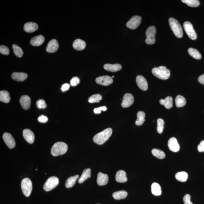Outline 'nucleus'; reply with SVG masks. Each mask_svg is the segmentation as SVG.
Listing matches in <instances>:
<instances>
[{
	"instance_id": "nucleus-49",
	"label": "nucleus",
	"mask_w": 204,
	"mask_h": 204,
	"mask_svg": "<svg viewBox=\"0 0 204 204\" xmlns=\"http://www.w3.org/2000/svg\"><path fill=\"white\" fill-rule=\"evenodd\" d=\"M114 76H112V78H114Z\"/></svg>"
},
{
	"instance_id": "nucleus-10",
	"label": "nucleus",
	"mask_w": 204,
	"mask_h": 204,
	"mask_svg": "<svg viewBox=\"0 0 204 204\" xmlns=\"http://www.w3.org/2000/svg\"><path fill=\"white\" fill-rule=\"evenodd\" d=\"M3 139L4 142L9 148L13 149L15 147L16 142L15 139L10 133H5L3 134Z\"/></svg>"
},
{
	"instance_id": "nucleus-41",
	"label": "nucleus",
	"mask_w": 204,
	"mask_h": 204,
	"mask_svg": "<svg viewBox=\"0 0 204 204\" xmlns=\"http://www.w3.org/2000/svg\"><path fill=\"white\" fill-rule=\"evenodd\" d=\"M0 52L3 55H8L10 53V51L8 47L5 45H2L0 47Z\"/></svg>"
},
{
	"instance_id": "nucleus-24",
	"label": "nucleus",
	"mask_w": 204,
	"mask_h": 204,
	"mask_svg": "<svg viewBox=\"0 0 204 204\" xmlns=\"http://www.w3.org/2000/svg\"><path fill=\"white\" fill-rule=\"evenodd\" d=\"M27 74L22 72H14L12 75V79L20 82L24 81L27 78Z\"/></svg>"
},
{
	"instance_id": "nucleus-8",
	"label": "nucleus",
	"mask_w": 204,
	"mask_h": 204,
	"mask_svg": "<svg viewBox=\"0 0 204 204\" xmlns=\"http://www.w3.org/2000/svg\"><path fill=\"white\" fill-rule=\"evenodd\" d=\"M183 27L185 32L191 40H195L197 39V35L193 28L192 23L186 21L183 23Z\"/></svg>"
},
{
	"instance_id": "nucleus-9",
	"label": "nucleus",
	"mask_w": 204,
	"mask_h": 204,
	"mask_svg": "<svg viewBox=\"0 0 204 204\" xmlns=\"http://www.w3.org/2000/svg\"><path fill=\"white\" fill-rule=\"evenodd\" d=\"M142 18L138 16H135L126 23V26L129 29L134 30L139 27L142 22Z\"/></svg>"
},
{
	"instance_id": "nucleus-42",
	"label": "nucleus",
	"mask_w": 204,
	"mask_h": 204,
	"mask_svg": "<svg viewBox=\"0 0 204 204\" xmlns=\"http://www.w3.org/2000/svg\"><path fill=\"white\" fill-rule=\"evenodd\" d=\"M79 83L80 79L77 77H74L70 81V84L73 87L77 85Z\"/></svg>"
},
{
	"instance_id": "nucleus-29",
	"label": "nucleus",
	"mask_w": 204,
	"mask_h": 204,
	"mask_svg": "<svg viewBox=\"0 0 204 204\" xmlns=\"http://www.w3.org/2000/svg\"><path fill=\"white\" fill-rule=\"evenodd\" d=\"M151 192L154 195H160L162 192L160 186L158 183H153L151 186Z\"/></svg>"
},
{
	"instance_id": "nucleus-21",
	"label": "nucleus",
	"mask_w": 204,
	"mask_h": 204,
	"mask_svg": "<svg viewBox=\"0 0 204 204\" xmlns=\"http://www.w3.org/2000/svg\"><path fill=\"white\" fill-rule=\"evenodd\" d=\"M45 38L43 36L40 35L33 37L30 41L31 44L33 46H39L44 42Z\"/></svg>"
},
{
	"instance_id": "nucleus-20",
	"label": "nucleus",
	"mask_w": 204,
	"mask_h": 204,
	"mask_svg": "<svg viewBox=\"0 0 204 204\" xmlns=\"http://www.w3.org/2000/svg\"><path fill=\"white\" fill-rule=\"evenodd\" d=\"M104 69L108 71L111 72H117L121 69V65L120 64H107L104 65Z\"/></svg>"
},
{
	"instance_id": "nucleus-25",
	"label": "nucleus",
	"mask_w": 204,
	"mask_h": 204,
	"mask_svg": "<svg viewBox=\"0 0 204 204\" xmlns=\"http://www.w3.org/2000/svg\"><path fill=\"white\" fill-rule=\"evenodd\" d=\"M160 103L164 106L166 109H170L173 107V99L171 97H167L164 99L160 100Z\"/></svg>"
},
{
	"instance_id": "nucleus-36",
	"label": "nucleus",
	"mask_w": 204,
	"mask_h": 204,
	"mask_svg": "<svg viewBox=\"0 0 204 204\" xmlns=\"http://www.w3.org/2000/svg\"><path fill=\"white\" fill-rule=\"evenodd\" d=\"M181 2L191 7H199L200 4V2L198 0H182Z\"/></svg>"
},
{
	"instance_id": "nucleus-46",
	"label": "nucleus",
	"mask_w": 204,
	"mask_h": 204,
	"mask_svg": "<svg viewBox=\"0 0 204 204\" xmlns=\"http://www.w3.org/2000/svg\"><path fill=\"white\" fill-rule=\"evenodd\" d=\"M197 149L200 153L204 152V140L202 141L198 146Z\"/></svg>"
},
{
	"instance_id": "nucleus-15",
	"label": "nucleus",
	"mask_w": 204,
	"mask_h": 204,
	"mask_svg": "<svg viewBox=\"0 0 204 204\" xmlns=\"http://www.w3.org/2000/svg\"><path fill=\"white\" fill-rule=\"evenodd\" d=\"M23 135L25 140L30 144H33L34 142L35 136L34 133L31 130L25 129L23 132Z\"/></svg>"
},
{
	"instance_id": "nucleus-33",
	"label": "nucleus",
	"mask_w": 204,
	"mask_h": 204,
	"mask_svg": "<svg viewBox=\"0 0 204 204\" xmlns=\"http://www.w3.org/2000/svg\"><path fill=\"white\" fill-rule=\"evenodd\" d=\"M188 52L194 58L199 60L202 58V55L197 50L194 48H190L188 50Z\"/></svg>"
},
{
	"instance_id": "nucleus-30",
	"label": "nucleus",
	"mask_w": 204,
	"mask_h": 204,
	"mask_svg": "<svg viewBox=\"0 0 204 204\" xmlns=\"http://www.w3.org/2000/svg\"><path fill=\"white\" fill-rule=\"evenodd\" d=\"M128 192L125 191H120L113 194V197L115 200H121L125 198L128 195Z\"/></svg>"
},
{
	"instance_id": "nucleus-34",
	"label": "nucleus",
	"mask_w": 204,
	"mask_h": 204,
	"mask_svg": "<svg viewBox=\"0 0 204 204\" xmlns=\"http://www.w3.org/2000/svg\"><path fill=\"white\" fill-rule=\"evenodd\" d=\"M137 119L135 121V124L137 125H141L143 124L145 120V114L142 111H139L137 114Z\"/></svg>"
},
{
	"instance_id": "nucleus-11",
	"label": "nucleus",
	"mask_w": 204,
	"mask_h": 204,
	"mask_svg": "<svg viewBox=\"0 0 204 204\" xmlns=\"http://www.w3.org/2000/svg\"><path fill=\"white\" fill-rule=\"evenodd\" d=\"M97 84L102 86H107L113 82L112 78L109 76H103L97 77L95 80Z\"/></svg>"
},
{
	"instance_id": "nucleus-16",
	"label": "nucleus",
	"mask_w": 204,
	"mask_h": 204,
	"mask_svg": "<svg viewBox=\"0 0 204 204\" xmlns=\"http://www.w3.org/2000/svg\"><path fill=\"white\" fill-rule=\"evenodd\" d=\"M58 48V43L57 40L54 39L48 42L47 46L46 51L48 53H55L57 51Z\"/></svg>"
},
{
	"instance_id": "nucleus-7",
	"label": "nucleus",
	"mask_w": 204,
	"mask_h": 204,
	"mask_svg": "<svg viewBox=\"0 0 204 204\" xmlns=\"http://www.w3.org/2000/svg\"><path fill=\"white\" fill-rule=\"evenodd\" d=\"M146 39L145 42L147 44L153 45L155 43V36L156 34V29L155 26H149L146 32Z\"/></svg>"
},
{
	"instance_id": "nucleus-19",
	"label": "nucleus",
	"mask_w": 204,
	"mask_h": 204,
	"mask_svg": "<svg viewBox=\"0 0 204 204\" xmlns=\"http://www.w3.org/2000/svg\"><path fill=\"white\" fill-rule=\"evenodd\" d=\"M38 25L37 23L29 22L24 25L23 29L27 33H32L37 31L38 29Z\"/></svg>"
},
{
	"instance_id": "nucleus-43",
	"label": "nucleus",
	"mask_w": 204,
	"mask_h": 204,
	"mask_svg": "<svg viewBox=\"0 0 204 204\" xmlns=\"http://www.w3.org/2000/svg\"><path fill=\"white\" fill-rule=\"evenodd\" d=\"M184 204H193L191 201V196L189 194H186L183 198Z\"/></svg>"
},
{
	"instance_id": "nucleus-37",
	"label": "nucleus",
	"mask_w": 204,
	"mask_h": 204,
	"mask_svg": "<svg viewBox=\"0 0 204 204\" xmlns=\"http://www.w3.org/2000/svg\"><path fill=\"white\" fill-rule=\"evenodd\" d=\"M12 48H13L14 53L17 56L20 58L23 56V50L18 45L14 44L12 45Z\"/></svg>"
},
{
	"instance_id": "nucleus-48",
	"label": "nucleus",
	"mask_w": 204,
	"mask_h": 204,
	"mask_svg": "<svg viewBox=\"0 0 204 204\" xmlns=\"http://www.w3.org/2000/svg\"><path fill=\"white\" fill-rule=\"evenodd\" d=\"M198 81L201 84L204 85V74L199 77Z\"/></svg>"
},
{
	"instance_id": "nucleus-35",
	"label": "nucleus",
	"mask_w": 204,
	"mask_h": 204,
	"mask_svg": "<svg viewBox=\"0 0 204 204\" xmlns=\"http://www.w3.org/2000/svg\"><path fill=\"white\" fill-rule=\"evenodd\" d=\"M152 153L154 156L160 159H163L166 156L165 153L164 152L159 149H153L152 150Z\"/></svg>"
},
{
	"instance_id": "nucleus-28",
	"label": "nucleus",
	"mask_w": 204,
	"mask_h": 204,
	"mask_svg": "<svg viewBox=\"0 0 204 204\" xmlns=\"http://www.w3.org/2000/svg\"><path fill=\"white\" fill-rule=\"evenodd\" d=\"M11 100L10 94L6 90L0 92V101L5 103H8Z\"/></svg>"
},
{
	"instance_id": "nucleus-38",
	"label": "nucleus",
	"mask_w": 204,
	"mask_h": 204,
	"mask_svg": "<svg viewBox=\"0 0 204 204\" xmlns=\"http://www.w3.org/2000/svg\"><path fill=\"white\" fill-rule=\"evenodd\" d=\"M102 99V97L100 94H96L89 97L88 101L89 103H99Z\"/></svg>"
},
{
	"instance_id": "nucleus-39",
	"label": "nucleus",
	"mask_w": 204,
	"mask_h": 204,
	"mask_svg": "<svg viewBox=\"0 0 204 204\" xmlns=\"http://www.w3.org/2000/svg\"><path fill=\"white\" fill-rule=\"evenodd\" d=\"M157 121V131L158 133L161 134L163 132V128H164V120L161 118L158 119Z\"/></svg>"
},
{
	"instance_id": "nucleus-5",
	"label": "nucleus",
	"mask_w": 204,
	"mask_h": 204,
	"mask_svg": "<svg viewBox=\"0 0 204 204\" xmlns=\"http://www.w3.org/2000/svg\"><path fill=\"white\" fill-rule=\"evenodd\" d=\"M21 188L23 193L26 197L30 196L32 191V182L29 178L23 179L21 181Z\"/></svg>"
},
{
	"instance_id": "nucleus-12",
	"label": "nucleus",
	"mask_w": 204,
	"mask_h": 204,
	"mask_svg": "<svg viewBox=\"0 0 204 204\" xmlns=\"http://www.w3.org/2000/svg\"><path fill=\"white\" fill-rule=\"evenodd\" d=\"M134 102V97L131 93H127L124 95L121 106L123 108L129 107Z\"/></svg>"
},
{
	"instance_id": "nucleus-44",
	"label": "nucleus",
	"mask_w": 204,
	"mask_h": 204,
	"mask_svg": "<svg viewBox=\"0 0 204 204\" xmlns=\"http://www.w3.org/2000/svg\"><path fill=\"white\" fill-rule=\"evenodd\" d=\"M107 110V108L106 106L100 107L95 108L94 109L93 111L94 113L95 114H100L101 112V111H106Z\"/></svg>"
},
{
	"instance_id": "nucleus-17",
	"label": "nucleus",
	"mask_w": 204,
	"mask_h": 204,
	"mask_svg": "<svg viewBox=\"0 0 204 204\" xmlns=\"http://www.w3.org/2000/svg\"><path fill=\"white\" fill-rule=\"evenodd\" d=\"M20 103L23 109L27 110L29 109L31 106L30 97L28 95H23L20 97Z\"/></svg>"
},
{
	"instance_id": "nucleus-6",
	"label": "nucleus",
	"mask_w": 204,
	"mask_h": 204,
	"mask_svg": "<svg viewBox=\"0 0 204 204\" xmlns=\"http://www.w3.org/2000/svg\"><path fill=\"white\" fill-rule=\"evenodd\" d=\"M59 183V179L57 177L53 176L50 177L47 180L44 185V190L47 192L51 191L55 188L58 185Z\"/></svg>"
},
{
	"instance_id": "nucleus-23",
	"label": "nucleus",
	"mask_w": 204,
	"mask_h": 204,
	"mask_svg": "<svg viewBox=\"0 0 204 204\" xmlns=\"http://www.w3.org/2000/svg\"><path fill=\"white\" fill-rule=\"evenodd\" d=\"M115 178L116 181L119 183H125L128 181L126 174L123 170H120L117 172Z\"/></svg>"
},
{
	"instance_id": "nucleus-22",
	"label": "nucleus",
	"mask_w": 204,
	"mask_h": 204,
	"mask_svg": "<svg viewBox=\"0 0 204 204\" xmlns=\"http://www.w3.org/2000/svg\"><path fill=\"white\" fill-rule=\"evenodd\" d=\"M73 46L74 48L77 51H82L86 47V43L84 40L81 39H77L73 42Z\"/></svg>"
},
{
	"instance_id": "nucleus-18",
	"label": "nucleus",
	"mask_w": 204,
	"mask_h": 204,
	"mask_svg": "<svg viewBox=\"0 0 204 204\" xmlns=\"http://www.w3.org/2000/svg\"><path fill=\"white\" fill-rule=\"evenodd\" d=\"M109 181V177L107 174L99 172L97 176V183L100 186H104L107 184Z\"/></svg>"
},
{
	"instance_id": "nucleus-2",
	"label": "nucleus",
	"mask_w": 204,
	"mask_h": 204,
	"mask_svg": "<svg viewBox=\"0 0 204 204\" xmlns=\"http://www.w3.org/2000/svg\"><path fill=\"white\" fill-rule=\"evenodd\" d=\"M68 149V146L65 143L58 142L54 144L51 150V155L56 157L62 155L66 153Z\"/></svg>"
},
{
	"instance_id": "nucleus-50",
	"label": "nucleus",
	"mask_w": 204,
	"mask_h": 204,
	"mask_svg": "<svg viewBox=\"0 0 204 204\" xmlns=\"http://www.w3.org/2000/svg\"></svg>"
},
{
	"instance_id": "nucleus-26",
	"label": "nucleus",
	"mask_w": 204,
	"mask_h": 204,
	"mask_svg": "<svg viewBox=\"0 0 204 204\" xmlns=\"http://www.w3.org/2000/svg\"><path fill=\"white\" fill-rule=\"evenodd\" d=\"M90 177L91 169L90 168L84 169L82 174L81 177L78 179V183L80 184L82 183Z\"/></svg>"
},
{
	"instance_id": "nucleus-40",
	"label": "nucleus",
	"mask_w": 204,
	"mask_h": 204,
	"mask_svg": "<svg viewBox=\"0 0 204 204\" xmlns=\"http://www.w3.org/2000/svg\"><path fill=\"white\" fill-rule=\"evenodd\" d=\"M37 107L39 109H45L47 107L46 104L43 100H40L37 101L36 103Z\"/></svg>"
},
{
	"instance_id": "nucleus-14",
	"label": "nucleus",
	"mask_w": 204,
	"mask_h": 204,
	"mask_svg": "<svg viewBox=\"0 0 204 204\" xmlns=\"http://www.w3.org/2000/svg\"><path fill=\"white\" fill-rule=\"evenodd\" d=\"M168 146L169 149L171 151L177 152L180 150L179 144L175 138L172 137L169 139L168 142Z\"/></svg>"
},
{
	"instance_id": "nucleus-32",
	"label": "nucleus",
	"mask_w": 204,
	"mask_h": 204,
	"mask_svg": "<svg viewBox=\"0 0 204 204\" xmlns=\"http://www.w3.org/2000/svg\"><path fill=\"white\" fill-rule=\"evenodd\" d=\"M175 177L178 181L184 182L188 179V174L185 171L178 172L176 174Z\"/></svg>"
},
{
	"instance_id": "nucleus-3",
	"label": "nucleus",
	"mask_w": 204,
	"mask_h": 204,
	"mask_svg": "<svg viewBox=\"0 0 204 204\" xmlns=\"http://www.w3.org/2000/svg\"><path fill=\"white\" fill-rule=\"evenodd\" d=\"M152 72L154 76L160 79H167L170 76V70L163 66L153 68Z\"/></svg>"
},
{
	"instance_id": "nucleus-31",
	"label": "nucleus",
	"mask_w": 204,
	"mask_h": 204,
	"mask_svg": "<svg viewBox=\"0 0 204 204\" xmlns=\"http://www.w3.org/2000/svg\"><path fill=\"white\" fill-rule=\"evenodd\" d=\"M176 106L177 107H181L186 104V100L182 96L178 95L176 97L175 99Z\"/></svg>"
},
{
	"instance_id": "nucleus-45",
	"label": "nucleus",
	"mask_w": 204,
	"mask_h": 204,
	"mask_svg": "<svg viewBox=\"0 0 204 204\" xmlns=\"http://www.w3.org/2000/svg\"><path fill=\"white\" fill-rule=\"evenodd\" d=\"M39 122L41 123H45L47 122L48 120V118L46 116L41 115L40 116L37 118Z\"/></svg>"
},
{
	"instance_id": "nucleus-4",
	"label": "nucleus",
	"mask_w": 204,
	"mask_h": 204,
	"mask_svg": "<svg viewBox=\"0 0 204 204\" xmlns=\"http://www.w3.org/2000/svg\"><path fill=\"white\" fill-rule=\"evenodd\" d=\"M169 22L171 29L173 31L176 37L178 38H181L183 34V29L178 20L174 18H171L169 19Z\"/></svg>"
},
{
	"instance_id": "nucleus-47",
	"label": "nucleus",
	"mask_w": 204,
	"mask_h": 204,
	"mask_svg": "<svg viewBox=\"0 0 204 204\" xmlns=\"http://www.w3.org/2000/svg\"><path fill=\"white\" fill-rule=\"evenodd\" d=\"M70 87V86L69 84H67V83H65V84L62 85L61 89L62 92L66 91L69 90Z\"/></svg>"
},
{
	"instance_id": "nucleus-1",
	"label": "nucleus",
	"mask_w": 204,
	"mask_h": 204,
	"mask_svg": "<svg viewBox=\"0 0 204 204\" xmlns=\"http://www.w3.org/2000/svg\"><path fill=\"white\" fill-rule=\"evenodd\" d=\"M112 128H106L94 136L93 142L99 145H102L108 140L112 135Z\"/></svg>"
},
{
	"instance_id": "nucleus-27",
	"label": "nucleus",
	"mask_w": 204,
	"mask_h": 204,
	"mask_svg": "<svg viewBox=\"0 0 204 204\" xmlns=\"http://www.w3.org/2000/svg\"><path fill=\"white\" fill-rule=\"evenodd\" d=\"M79 176L78 175H75L67 178L65 183V186L67 188H72L74 186L77 180L79 178Z\"/></svg>"
},
{
	"instance_id": "nucleus-13",
	"label": "nucleus",
	"mask_w": 204,
	"mask_h": 204,
	"mask_svg": "<svg viewBox=\"0 0 204 204\" xmlns=\"http://www.w3.org/2000/svg\"><path fill=\"white\" fill-rule=\"evenodd\" d=\"M136 83L138 87L141 90L146 91L148 89V83L146 79L142 75H139L136 78Z\"/></svg>"
}]
</instances>
